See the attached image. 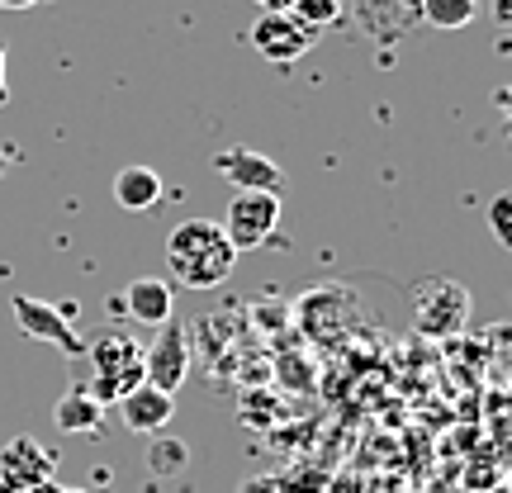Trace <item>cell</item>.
Segmentation results:
<instances>
[{
	"instance_id": "cell-1",
	"label": "cell",
	"mask_w": 512,
	"mask_h": 493,
	"mask_svg": "<svg viewBox=\"0 0 512 493\" xmlns=\"http://www.w3.org/2000/svg\"><path fill=\"white\" fill-rule=\"evenodd\" d=\"M233 242L223 238L219 223L209 219H185L171 228L166 238V266H171V280L185 285V290H214L233 275Z\"/></svg>"
},
{
	"instance_id": "cell-2",
	"label": "cell",
	"mask_w": 512,
	"mask_h": 493,
	"mask_svg": "<svg viewBox=\"0 0 512 493\" xmlns=\"http://www.w3.org/2000/svg\"><path fill=\"white\" fill-rule=\"evenodd\" d=\"M86 361H91V389L95 403H119L128 389L143 384V342H133V332L105 328L86 342Z\"/></svg>"
},
{
	"instance_id": "cell-3",
	"label": "cell",
	"mask_w": 512,
	"mask_h": 493,
	"mask_svg": "<svg viewBox=\"0 0 512 493\" xmlns=\"http://www.w3.org/2000/svg\"><path fill=\"white\" fill-rule=\"evenodd\" d=\"M15 323L19 332H29L34 342H48V347L67 351V356H86V337L72 328L76 304H48V299H34V294H15Z\"/></svg>"
},
{
	"instance_id": "cell-4",
	"label": "cell",
	"mask_w": 512,
	"mask_h": 493,
	"mask_svg": "<svg viewBox=\"0 0 512 493\" xmlns=\"http://www.w3.org/2000/svg\"><path fill=\"white\" fill-rule=\"evenodd\" d=\"M275 223H280V200L275 195H256V190H238L228 200L223 214V238L233 242V252H256L261 242L275 238Z\"/></svg>"
},
{
	"instance_id": "cell-5",
	"label": "cell",
	"mask_w": 512,
	"mask_h": 493,
	"mask_svg": "<svg viewBox=\"0 0 512 493\" xmlns=\"http://www.w3.org/2000/svg\"><path fill=\"white\" fill-rule=\"evenodd\" d=\"M465 313H470V294L460 290L456 280H427L413 290V318H418V332H427V337L460 332Z\"/></svg>"
},
{
	"instance_id": "cell-6",
	"label": "cell",
	"mask_w": 512,
	"mask_h": 493,
	"mask_svg": "<svg viewBox=\"0 0 512 493\" xmlns=\"http://www.w3.org/2000/svg\"><path fill=\"white\" fill-rule=\"evenodd\" d=\"M185 375H190V337L171 318V323H162V337L152 347H143V384H152V389H162V394L176 399Z\"/></svg>"
},
{
	"instance_id": "cell-7",
	"label": "cell",
	"mask_w": 512,
	"mask_h": 493,
	"mask_svg": "<svg viewBox=\"0 0 512 493\" xmlns=\"http://www.w3.org/2000/svg\"><path fill=\"white\" fill-rule=\"evenodd\" d=\"M313 38H318V29H309L304 19H294L290 10H280V15H261L252 24V48L266 57V62H275V67L299 62V57L313 48Z\"/></svg>"
},
{
	"instance_id": "cell-8",
	"label": "cell",
	"mask_w": 512,
	"mask_h": 493,
	"mask_svg": "<svg viewBox=\"0 0 512 493\" xmlns=\"http://www.w3.org/2000/svg\"><path fill=\"white\" fill-rule=\"evenodd\" d=\"M214 171L233 190H256V195H275V200L285 195V171L256 147H223L214 157Z\"/></svg>"
},
{
	"instance_id": "cell-9",
	"label": "cell",
	"mask_w": 512,
	"mask_h": 493,
	"mask_svg": "<svg viewBox=\"0 0 512 493\" xmlns=\"http://www.w3.org/2000/svg\"><path fill=\"white\" fill-rule=\"evenodd\" d=\"M0 475L10 479L15 493H38L43 484H53L57 475V456H48V446L34 437H15L0 451Z\"/></svg>"
},
{
	"instance_id": "cell-10",
	"label": "cell",
	"mask_w": 512,
	"mask_h": 493,
	"mask_svg": "<svg viewBox=\"0 0 512 493\" xmlns=\"http://www.w3.org/2000/svg\"><path fill=\"white\" fill-rule=\"evenodd\" d=\"M114 408H119V422H124L128 432H143V437H157L166 422L176 418V399H171V394H162V389H152V384L128 389Z\"/></svg>"
},
{
	"instance_id": "cell-11",
	"label": "cell",
	"mask_w": 512,
	"mask_h": 493,
	"mask_svg": "<svg viewBox=\"0 0 512 493\" xmlns=\"http://www.w3.org/2000/svg\"><path fill=\"white\" fill-rule=\"evenodd\" d=\"M119 309H124L133 323L162 328V323H171V313H176V290H171V280L138 275V280L124 290V304H119Z\"/></svg>"
},
{
	"instance_id": "cell-12",
	"label": "cell",
	"mask_w": 512,
	"mask_h": 493,
	"mask_svg": "<svg viewBox=\"0 0 512 493\" xmlns=\"http://www.w3.org/2000/svg\"><path fill=\"white\" fill-rule=\"evenodd\" d=\"M162 195H166V185L152 166H124V171L114 176V200H119V209L143 214V209H152Z\"/></svg>"
},
{
	"instance_id": "cell-13",
	"label": "cell",
	"mask_w": 512,
	"mask_h": 493,
	"mask_svg": "<svg viewBox=\"0 0 512 493\" xmlns=\"http://www.w3.org/2000/svg\"><path fill=\"white\" fill-rule=\"evenodd\" d=\"M53 422L62 427V432H95V427L105 422V403H95L91 389L76 384V389H67V394L57 399Z\"/></svg>"
},
{
	"instance_id": "cell-14",
	"label": "cell",
	"mask_w": 512,
	"mask_h": 493,
	"mask_svg": "<svg viewBox=\"0 0 512 493\" xmlns=\"http://www.w3.org/2000/svg\"><path fill=\"white\" fill-rule=\"evenodd\" d=\"M418 19H427L432 29H465L479 19V0H422Z\"/></svg>"
},
{
	"instance_id": "cell-15",
	"label": "cell",
	"mask_w": 512,
	"mask_h": 493,
	"mask_svg": "<svg viewBox=\"0 0 512 493\" xmlns=\"http://www.w3.org/2000/svg\"><path fill=\"white\" fill-rule=\"evenodd\" d=\"M185 460H190V451H185L181 437H157L152 441V451H147L152 475H176V470H185Z\"/></svg>"
},
{
	"instance_id": "cell-16",
	"label": "cell",
	"mask_w": 512,
	"mask_h": 493,
	"mask_svg": "<svg viewBox=\"0 0 512 493\" xmlns=\"http://www.w3.org/2000/svg\"><path fill=\"white\" fill-rule=\"evenodd\" d=\"M294 19H304L309 29H323V24H332V19L342 15V0H294Z\"/></svg>"
},
{
	"instance_id": "cell-17",
	"label": "cell",
	"mask_w": 512,
	"mask_h": 493,
	"mask_svg": "<svg viewBox=\"0 0 512 493\" xmlns=\"http://www.w3.org/2000/svg\"><path fill=\"white\" fill-rule=\"evenodd\" d=\"M489 228H494L498 247H512V195L508 190L494 195V204H489Z\"/></svg>"
},
{
	"instance_id": "cell-18",
	"label": "cell",
	"mask_w": 512,
	"mask_h": 493,
	"mask_svg": "<svg viewBox=\"0 0 512 493\" xmlns=\"http://www.w3.org/2000/svg\"><path fill=\"white\" fill-rule=\"evenodd\" d=\"M238 493H285V479L280 475H252V479H242Z\"/></svg>"
},
{
	"instance_id": "cell-19",
	"label": "cell",
	"mask_w": 512,
	"mask_h": 493,
	"mask_svg": "<svg viewBox=\"0 0 512 493\" xmlns=\"http://www.w3.org/2000/svg\"><path fill=\"white\" fill-rule=\"evenodd\" d=\"M10 105V81H5V43H0V110Z\"/></svg>"
},
{
	"instance_id": "cell-20",
	"label": "cell",
	"mask_w": 512,
	"mask_h": 493,
	"mask_svg": "<svg viewBox=\"0 0 512 493\" xmlns=\"http://www.w3.org/2000/svg\"><path fill=\"white\" fill-rule=\"evenodd\" d=\"M261 15H280V10H294V0H256Z\"/></svg>"
},
{
	"instance_id": "cell-21",
	"label": "cell",
	"mask_w": 512,
	"mask_h": 493,
	"mask_svg": "<svg viewBox=\"0 0 512 493\" xmlns=\"http://www.w3.org/2000/svg\"><path fill=\"white\" fill-rule=\"evenodd\" d=\"M34 5H43V0H0V10H34Z\"/></svg>"
},
{
	"instance_id": "cell-22",
	"label": "cell",
	"mask_w": 512,
	"mask_h": 493,
	"mask_svg": "<svg viewBox=\"0 0 512 493\" xmlns=\"http://www.w3.org/2000/svg\"><path fill=\"white\" fill-rule=\"evenodd\" d=\"M38 493H86V489H67V484H57V479H53V484H43Z\"/></svg>"
},
{
	"instance_id": "cell-23",
	"label": "cell",
	"mask_w": 512,
	"mask_h": 493,
	"mask_svg": "<svg viewBox=\"0 0 512 493\" xmlns=\"http://www.w3.org/2000/svg\"><path fill=\"white\" fill-rule=\"evenodd\" d=\"M332 493H356V479H351V475H347V479H337V489H332Z\"/></svg>"
},
{
	"instance_id": "cell-24",
	"label": "cell",
	"mask_w": 512,
	"mask_h": 493,
	"mask_svg": "<svg viewBox=\"0 0 512 493\" xmlns=\"http://www.w3.org/2000/svg\"><path fill=\"white\" fill-rule=\"evenodd\" d=\"M418 5H422V0H403V10H413V15H418Z\"/></svg>"
},
{
	"instance_id": "cell-25",
	"label": "cell",
	"mask_w": 512,
	"mask_h": 493,
	"mask_svg": "<svg viewBox=\"0 0 512 493\" xmlns=\"http://www.w3.org/2000/svg\"><path fill=\"white\" fill-rule=\"evenodd\" d=\"M0 166H5V157H0Z\"/></svg>"
},
{
	"instance_id": "cell-26",
	"label": "cell",
	"mask_w": 512,
	"mask_h": 493,
	"mask_svg": "<svg viewBox=\"0 0 512 493\" xmlns=\"http://www.w3.org/2000/svg\"><path fill=\"white\" fill-rule=\"evenodd\" d=\"M0 171H5V166H0Z\"/></svg>"
}]
</instances>
